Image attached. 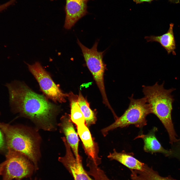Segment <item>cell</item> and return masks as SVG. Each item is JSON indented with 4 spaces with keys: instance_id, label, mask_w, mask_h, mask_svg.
Instances as JSON below:
<instances>
[{
    "instance_id": "cell-3",
    "label": "cell",
    "mask_w": 180,
    "mask_h": 180,
    "mask_svg": "<svg viewBox=\"0 0 180 180\" xmlns=\"http://www.w3.org/2000/svg\"><path fill=\"white\" fill-rule=\"evenodd\" d=\"M0 129L5 135L8 150L17 152L25 156L33 164L35 171L38 170V146L34 136L22 128L0 122Z\"/></svg>"
},
{
    "instance_id": "cell-2",
    "label": "cell",
    "mask_w": 180,
    "mask_h": 180,
    "mask_svg": "<svg viewBox=\"0 0 180 180\" xmlns=\"http://www.w3.org/2000/svg\"><path fill=\"white\" fill-rule=\"evenodd\" d=\"M164 84V82L161 84L157 82L152 86H143L142 92L151 113L156 115L163 124L168 132L171 144L178 139L172 117L174 99L171 94L176 89L174 88L165 89Z\"/></svg>"
},
{
    "instance_id": "cell-14",
    "label": "cell",
    "mask_w": 180,
    "mask_h": 180,
    "mask_svg": "<svg viewBox=\"0 0 180 180\" xmlns=\"http://www.w3.org/2000/svg\"><path fill=\"white\" fill-rule=\"evenodd\" d=\"M174 26V24L170 23L168 31L162 35L146 36L144 38L147 42H156L159 43L168 54L172 53L173 55H176V43L173 32Z\"/></svg>"
},
{
    "instance_id": "cell-20",
    "label": "cell",
    "mask_w": 180,
    "mask_h": 180,
    "mask_svg": "<svg viewBox=\"0 0 180 180\" xmlns=\"http://www.w3.org/2000/svg\"><path fill=\"white\" fill-rule=\"evenodd\" d=\"M5 141L2 134L0 130V150H2L5 147Z\"/></svg>"
},
{
    "instance_id": "cell-8",
    "label": "cell",
    "mask_w": 180,
    "mask_h": 180,
    "mask_svg": "<svg viewBox=\"0 0 180 180\" xmlns=\"http://www.w3.org/2000/svg\"><path fill=\"white\" fill-rule=\"evenodd\" d=\"M62 141L66 148V154L64 156L59 157L58 160L67 169L74 180H94L90 177L84 168L82 160H77L74 156L66 139L64 138Z\"/></svg>"
},
{
    "instance_id": "cell-9",
    "label": "cell",
    "mask_w": 180,
    "mask_h": 180,
    "mask_svg": "<svg viewBox=\"0 0 180 180\" xmlns=\"http://www.w3.org/2000/svg\"><path fill=\"white\" fill-rule=\"evenodd\" d=\"M90 0H66L64 28L70 29L76 22L88 13L87 3Z\"/></svg>"
},
{
    "instance_id": "cell-19",
    "label": "cell",
    "mask_w": 180,
    "mask_h": 180,
    "mask_svg": "<svg viewBox=\"0 0 180 180\" xmlns=\"http://www.w3.org/2000/svg\"><path fill=\"white\" fill-rule=\"evenodd\" d=\"M16 0H10L7 2L0 5V12L6 10L14 3Z\"/></svg>"
},
{
    "instance_id": "cell-4",
    "label": "cell",
    "mask_w": 180,
    "mask_h": 180,
    "mask_svg": "<svg viewBox=\"0 0 180 180\" xmlns=\"http://www.w3.org/2000/svg\"><path fill=\"white\" fill-rule=\"evenodd\" d=\"M133 95L129 98L130 102L128 108L123 114L118 117L115 121L101 130L102 134L106 136L110 131L118 128H123L133 124L141 128L147 124L146 117L151 112L145 98L135 99Z\"/></svg>"
},
{
    "instance_id": "cell-25",
    "label": "cell",
    "mask_w": 180,
    "mask_h": 180,
    "mask_svg": "<svg viewBox=\"0 0 180 180\" xmlns=\"http://www.w3.org/2000/svg\"></svg>"
},
{
    "instance_id": "cell-18",
    "label": "cell",
    "mask_w": 180,
    "mask_h": 180,
    "mask_svg": "<svg viewBox=\"0 0 180 180\" xmlns=\"http://www.w3.org/2000/svg\"><path fill=\"white\" fill-rule=\"evenodd\" d=\"M144 176V178L142 180H171L168 178L162 177L158 174L152 172H146Z\"/></svg>"
},
{
    "instance_id": "cell-12",
    "label": "cell",
    "mask_w": 180,
    "mask_h": 180,
    "mask_svg": "<svg viewBox=\"0 0 180 180\" xmlns=\"http://www.w3.org/2000/svg\"><path fill=\"white\" fill-rule=\"evenodd\" d=\"M157 128L154 127L147 134L138 135L134 139L142 138L144 143V150L145 152L152 154L158 152L166 156L169 157L170 152V150L164 148L157 139L155 132Z\"/></svg>"
},
{
    "instance_id": "cell-22",
    "label": "cell",
    "mask_w": 180,
    "mask_h": 180,
    "mask_svg": "<svg viewBox=\"0 0 180 180\" xmlns=\"http://www.w3.org/2000/svg\"><path fill=\"white\" fill-rule=\"evenodd\" d=\"M136 4H139L144 2H150L154 0H133Z\"/></svg>"
},
{
    "instance_id": "cell-16",
    "label": "cell",
    "mask_w": 180,
    "mask_h": 180,
    "mask_svg": "<svg viewBox=\"0 0 180 180\" xmlns=\"http://www.w3.org/2000/svg\"><path fill=\"white\" fill-rule=\"evenodd\" d=\"M78 103L85 119L86 125L88 127L95 124L96 120V114L90 108L86 98L80 91L78 95Z\"/></svg>"
},
{
    "instance_id": "cell-17",
    "label": "cell",
    "mask_w": 180,
    "mask_h": 180,
    "mask_svg": "<svg viewBox=\"0 0 180 180\" xmlns=\"http://www.w3.org/2000/svg\"><path fill=\"white\" fill-rule=\"evenodd\" d=\"M169 150L170 154L169 157L175 158L180 160V134L177 141L171 144Z\"/></svg>"
},
{
    "instance_id": "cell-7",
    "label": "cell",
    "mask_w": 180,
    "mask_h": 180,
    "mask_svg": "<svg viewBox=\"0 0 180 180\" xmlns=\"http://www.w3.org/2000/svg\"><path fill=\"white\" fill-rule=\"evenodd\" d=\"M28 65L29 70L37 81L41 89L48 98L55 102H66V98L68 94L62 92L38 62L32 65Z\"/></svg>"
},
{
    "instance_id": "cell-11",
    "label": "cell",
    "mask_w": 180,
    "mask_h": 180,
    "mask_svg": "<svg viewBox=\"0 0 180 180\" xmlns=\"http://www.w3.org/2000/svg\"><path fill=\"white\" fill-rule=\"evenodd\" d=\"M70 115L66 114L60 118L58 125L60 130L66 136L67 142L72 149L77 160L82 159L78 154L79 138L76 132Z\"/></svg>"
},
{
    "instance_id": "cell-5",
    "label": "cell",
    "mask_w": 180,
    "mask_h": 180,
    "mask_svg": "<svg viewBox=\"0 0 180 180\" xmlns=\"http://www.w3.org/2000/svg\"><path fill=\"white\" fill-rule=\"evenodd\" d=\"M77 42L80 48L86 66L91 73L100 91L102 102L110 109L112 108L108 101L104 82V76L105 66L103 60L105 51H98V41L95 42L92 48H89L82 44L78 39Z\"/></svg>"
},
{
    "instance_id": "cell-21",
    "label": "cell",
    "mask_w": 180,
    "mask_h": 180,
    "mask_svg": "<svg viewBox=\"0 0 180 180\" xmlns=\"http://www.w3.org/2000/svg\"><path fill=\"white\" fill-rule=\"evenodd\" d=\"M7 162V160H6L4 161L0 164V176L2 175L4 167Z\"/></svg>"
},
{
    "instance_id": "cell-10",
    "label": "cell",
    "mask_w": 180,
    "mask_h": 180,
    "mask_svg": "<svg viewBox=\"0 0 180 180\" xmlns=\"http://www.w3.org/2000/svg\"><path fill=\"white\" fill-rule=\"evenodd\" d=\"M78 133L82 142L84 149L88 157L98 166L101 163L98 157V146L92 136L90 133L85 124L77 126Z\"/></svg>"
},
{
    "instance_id": "cell-15",
    "label": "cell",
    "mask_w": 180,
    "mask_h": 180,
    "mask_svg": "<svg viewBox=\"0 0 180 180\" xmlns=\"http://www.w3.org/2000/svg\"><path fill=\"white\" fill-rule=\"evenodd\" d=\"M68 94L70 108L71 119L76 126L85 124V119L78 103V95L72 92Z\"/></svg>"
},
{
    "instance_id": "cell-6",
    "label": "cell",
    "mask_w": 180,
    "mask_h": 180,
    "mask_svg": "<svg viewBox=\"0 0 180 180\" xmlns=\"http://www.w3.org/2000/svg\"><path fill=\"white\" fill-rule=\"evenodd\" d=\"M6 156L7 162L3 171L2 180H22L30 177L35 171L33 164L21 154L8 150Z\"/></svg>"
},
{
    "instance_id": "cell-24",
    "label": "cell",
    "mask_w": 180,
    "mask_h": 180,
    "mask_svg": "<svg viewBox=\"0 0 180 180\" xmlns=\"http://www.w3.org/2000/svg\"><path fill=\"white\" fill-rule=\"evenodd\" d=\"M105 180H110L109 178H107Z\"/></svg>"
},
{
    "instance_id": "cell-13",
    "label": "cell",
    "mask_w": 180,
    "mask_h": 180,
    "mask_svg": "<svg viewBox=\"0 0 180 180\" xmlns=\"http://www.w3.org/2000/svg\"><path fill=\"white\" fill-rule=\"evenodd\" d=\"M132 153H127L123 151L118 152L114 149L112 153H110L108 157L111 160H116L132 169L144 171L146 166L133 156Z\"/></svg>"
},
{
    "instance_id": "cell-23",
    "label": "cell",
    "mask_w": 180,
    "mask_h": 180,
    "mask_svg": "<svg viewBox=\"0 0 180 180\" xmlns=\"http://www.w3.org/2000/svg\"><path fill=\"white\" fill-rule=\"evenodd\" d=\"M170 2L175 4H178L180 2L179 0H168Z\"/></svg>"
},
{
    "instance_id": "cell-1",
    "label": "cell",
    "mask_w": 180,
    "mask_h": 180,
    "mask_svg": "<svg viewBox=\"0 0 180 180\" xmlns=\"http://www.w3.org/2000/svg\"><path fill=\"white\" fill-rule=\"evenodd\" d=\"M5 86L12 110L30 118L45 130L50 131L54 128V121L58 110V106L21 82L14 81Z\"/></svg>"
}]
</instances>
